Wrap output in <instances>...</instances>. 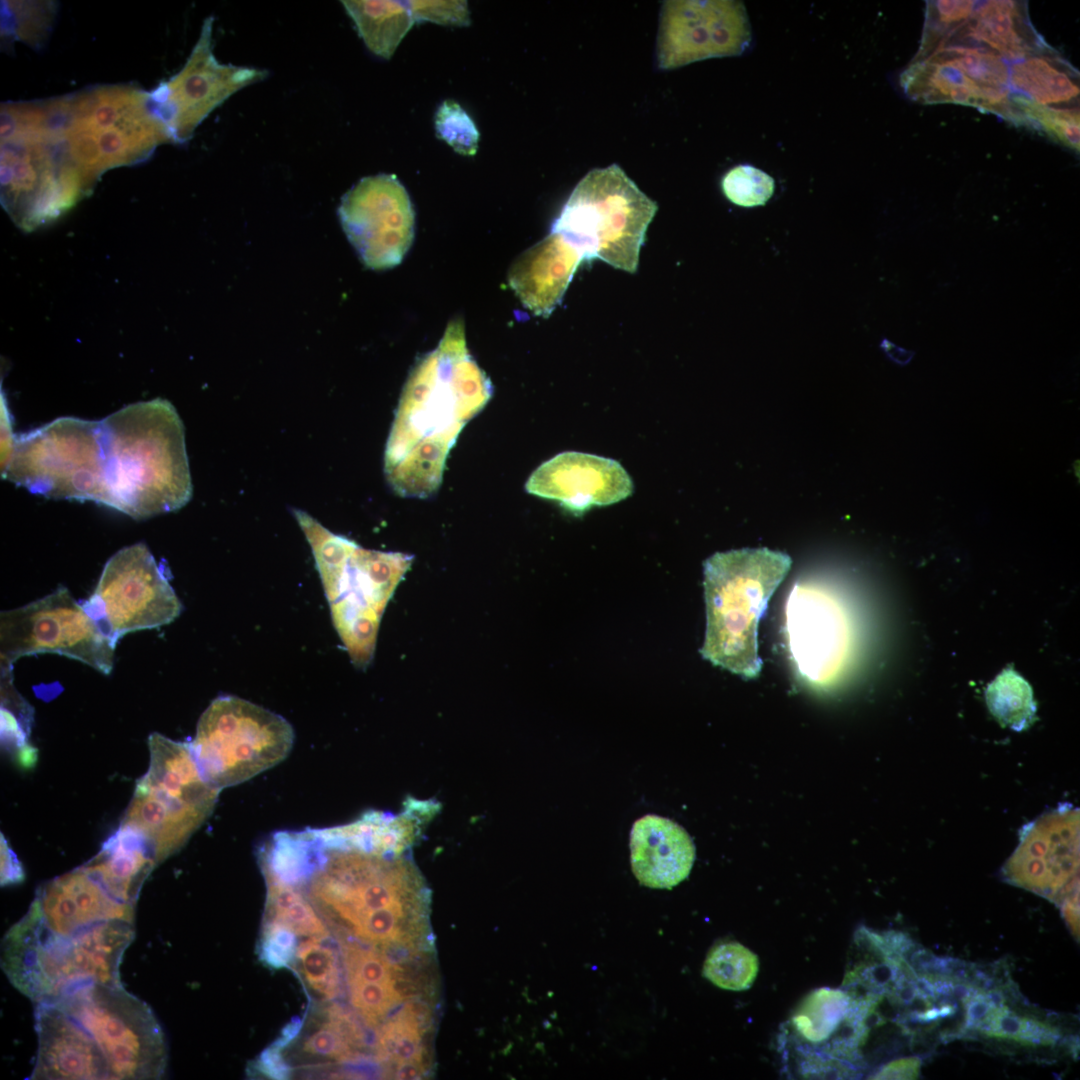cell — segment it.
Wrapping results in <instances>:
<instances>
[{"label": "cell", "instance_id": "obj_15", "mask_svg": "<svg viewBox=\"0 0 1080 1080\" xmlns=\"http://www.w3.org/2000/svg\"><path fill=\"white\" fill-rule=\"evenodd\" d=\"M1019 845L1004 864L1005 881L1057 905L1079 892V810L1064 803L1020 831Z\"/></svg>", "mask_w": 1080, "mask_h": 1080}, {"label": "cell", "instance_id": "obj_26", "mask_svg": "<svg viewBox=\"0 0 1080 1080\" xmlns=\"http://www.w3.org/2000/svg\"><path fill=\"white\" fill-rule=\"evenodd\" d=\"M874 1003L873 999L855 1002L840 989L823 987L812 991L802 1001L792 1017V1023L804 1040L812 1044L822 1043L845 1020Z\"/></svg>", "mask_w": 1080, "mask_h": 1080}, {"label": "cell", "instance_id": "obj_34", "mask_svg": "<svg viewBox=\"0 0 1080 1080\" xmlns=\"http://www.w3.org/2000/svg\"><path fill=\"white\" fill-rule=\"evenodd\" d=\"M435 130L455 152L474 156L480 139L479 131L467 112L454 100H445L435 113Z\"/></svg>", "mask_w": 1080, "mask_h": 1080}, {"label": "cell", "instance_id": "obj_22", "mask_svg": "<svg viewBox=\"0 0 1080 1080\" xmlns=\"http://www.w3.org/2000/svg\"><path fill=\"white\" fill-rule=\"evenodd\" d=\"M1009 89L1022 125L1036 107L1078 109L1079 73L1050 46L1010 62Z\"/></svg>", "mask_w": 1080, "mask_h": 1080}, {"label": "cell", "instance_id": "obj_35", "mask_svg": "<svg viewBox=\"0 0 1080 1080\" xmlns=\"http://www.w3.org/2000/svg\"><path fill=\"white\" fill-rule=\"evenodd\" d=\"M721 185L726 198L742 207L764 205L773 195L775 187L770 175L747 164L729 170Z\"/></svg>", "mask_w": 1080, "mask_h": 1080}, {"label": "cell", "instance_id": "obj_33", "mask_svg": "<svg viewBox=\"0 0 1080 1080\" xmlns=\"http://www.w3.org/2000/svg\"><path fill=\"white\" fill-rule=\"evenodd\" d=\"M54 15L52 2L5 1L2 4V32L37 46L51 30Z\"/></svg>", "mask_w": 1080, "mask_h": 1080}, {"label": "cell", "instance_id": "obj_16", "mask_svg": "<svg viewBox=\"0 0 1080 1080\" xmlns=\"http://www.w3.org/2000/svg\"><path fill=\"white\" fill-rule=\"evenodd\" d=\"M750 40L743 6L734 1H666L658 35L662 69L740 54Z\"/></svg>", "mask_w": 1080, "mask_h": 1080}, {"label": "cell", "instance_id": "obj_6", "mask_svg": "<svg viewBox=\"0 0 1080 1080\" xmlns=\"http://www.w3.org/2000/svg\"><path fill=\"white\" fill-rule=\"evenodd\" d=\"M791 563L768 548L717 552L704 562V659L747 679L759 675L758 623Z\"/></svg>", "mask_w": 1080, "mask_h": 1080}, {"label": "cell", "instance_id": "obj_11", "mask_svg": "<svg viewBox=\"0 0 1080 1080\" xmlns=\"http://www.w3.org/2000/svg\"><path fill=\"white\" fill-rule=\"evenodd\" d=\"M116 644L63 586L0 614L1 668H12L24 656L57 653L107 675Z\"/></svg>", "mask_w": 1080, "mask_h": 1080}, {"label": "cell", "instance_id": "obj_25", "mask_svg": "<svg viewBox=\"0 0 1080 1080\" xmlns=\"http://www.w3.org/2000/svg\"><path fill=\"white\" fill-rule=\"evenodd\" d=\"M341 3L367 48L387 60L415 23L407 2L355 0Z\"/></svg>", "mask_w": 1080, "mask_h": 1080}, {"label": "cell", "instance_id": "obj_38", "mask_svg": "<svg viewBox=\"0 0 1080 1080\" xmlns=\"http://www.w3.org/2000/svg\"><path fill=\"white\" fill-rule=\"evenodd\" d=\"M296 936L284 923L266 918L260 940L261 960L275 969L287 967L296 956Z\"/></svg>", "mask_w": 1080, "mask_h": 1080}, {"label": "cell", "instance_id": "obj_20", "mask_svg": "<svg viewBox=\"0 0 1080 1080\" xmlns=\"http://www.w3.org/2000/svg\"><path fill=\"white\" fill-rule=\"evenodd\" d=\"M583 260L570 241L550 232L512 263L508 283L524 307L547 318L561 303Z\"/></svg>", "mask_w": 1080, "mask_h": 1080}, {"label": "cell", "instance_id": "obj_9", "mask_svg": "<svg viewBox=\"0 0 1080 1080\" xmlns=\"http://www.w3.org/2000/svg\"><path fill=\"white\" fill-rule=\"evenodd\" d=\"M1 473L47 498L111 506L101 421L60 417L16 435Z\"/></svg>", "mask_w": 1080, "mask_h": 1080}, {"label": "cell", "instance_id": "obj_3", "mask_svg": "<svg viewBox=\"0 0 1080 1080\" xmlns=\"http://www.w3.org/2000/svg\"><path fill=\"white\" fill-rule=\"evenodd\" d=\"M28 108L53 160L90 192L107 170L143 162L171 142L150 93L131 84L28 101Z\"/></svg>", "mask_w": 1080, "mask_h": 1080}, {"label": "cell", "instance_id": "obj_45", "mask_svg": "<svg viewBox=\"0 0 1080 1080\" xmlns=\"http://www.w3.org/2000/svg\"><path fill=\"white\" fill-rule=\"evenodd\" d=\"M1062 915L1075 939L1079 940V892L1067 897L1060 905Z\"/></svg>", "mask_w": 1080, "mask_h": 1080}, {"label": "cell", "instance_id": "obj_42", "mask_svg": "<svg viewBox=\"0 0 1080 1080\" xmlns=\"http://www.w3.org/2000/svg\"><path fill=\"white\" fill-rule=\"evenodd\" d=\"M1 885L20 883L24 879V871L18 858L10 848L4 835L1 834Z\"/></svg>", "mask_w": 1080, "mask_h": 1080}, {"label": "cell", "instance_id": "obj_31", "mask_svg": "<svg viewBox=\"0 0 1080 1080\" xmlns=\"http://www.w3.org/2000/svg\"><path fill=\"white\" fill-rule=\"evenodd\" d=\"M300 971L309 987L326 1000L335 998L341 990V968L335 950L323 939L309 938L297 947Z\"/></svg>", "mask_w": 1080, "mask_h": 1080}, {"label": "cell", "instance_id": "obj_19", "mask_svg": "<svg viewBox=\"0 0 1080 1080\" xmlns=\"http://www.w3.org/2000/svg\"><path fill=\"white\" fill-rule=\"evenodd\" d=\"M27 918L60 935L111 920L134 922L135 905L116 898L83 865L38 888Z\"/></svg>", "mask_w": 1080, "mask_h": 1080}, {"label": "cell", "instance_id": "obj_10", "mask_svg": "<svg viewBox=\"0 0 1080 1080\" xmlns=\"http://www.w3.org/2000/svg\"><path fill=\"white\" fill-rule=\"evenodd\" d=\"M295 740L282 716L233 695L215 698L200 716L189 746L203 778L222 790L282 762Z\"/></svg>", "mask_w": 1080, "mask_h": 1080}, {"label": "cell", "instance_id": "obj_2", "mask_svg": "<svg viewBox=\"0 0 1080 1080\" xmlns=\"http://www.w3.org/2000/svg\"><path fill=\"white\" fill-rule=\"evenodd\" d=\"M492 393L468 351L462 320L453 319L437 348L417 360L400 396L384 457L398 495L423 498L438 489L449 450Z\"/></svg>", "mask_w": 1080, "mask_h": 1080}, {"label": "cell", "instance_id": "obj_17", "mask_svg": "<svg viewBox=\"0 0 1080 1080\" xmlns=\"http://www.w3.org/2000/svg\"><path fill=\"white\" fill-rule=\"evenodd\" d=\"M791 656L805 678L825 683L839 670L847 647L843 615L825 593L796 585L786 607Z\"/></svg>", "mask_w": 1080, "mask_h": 1080}, {"label": "cell", "instance_id": "obj_29", "mask_svg": "<svg viewBox=\"0 0 1080 1080\" xmlns=\"http://www.w3.org/2000/svg\"><path fill=\"white\" fill-rule=\"evenodd\" d=\"M267 886L265 918L278 920L297 935L325 939L329 931L316 908L297 887L265 878Z\"/></svg>", "mask_w": 1080, "mask_h": 1080}, {"label": "cell", "instance_id": "obj_30", "mask_svg": "<svg viewBox=\"0 0 1080 1080\" xmlns=\"http://www.w3.org/2000/svg\"><path fill=\"white\" fill-rule=\"evenodd\" d=\"M759 970L758 957L738 942L714 946L704 961L702 974L721 989L743 991L752 986Z\"/></svg>", "mask_w": 1080, "mask_h": 1080}, {"label": "cell", "instance_id": "obj_12", "mask_svg": "<svg viewBox=\"0 0 1080 1080\" xmlns=\"http://www.w3.org/2000/svg\"><path fill=\"white\" fill-rule=\"evenodd\" d=\"M83 606L115 643L130 632L169 624L183 609L144 543L125 547L109 558Z\"/></svg>", "mask_w": 1080, "mask_h": 1080}, {"label": "cell", "instance_id": "obj_4", "mask_svg": "<svg viewBox=\"0 0 1080 1080\" xmlns=\"http://www.w3.org/2000/svg\"><path fill=\"white\" fill-rule=\"evenodd\" d=\"M100 421L111 508L140 520L190 501L184 425L169 401L130 404Z\"/></svg>", "mask_w": 1080, "mask_h": 1080}, {"label": "cell", "instance_id": "obj_1", "mask_svg": "<svg viewBox=\"0 0 1080 1080\" xmlns=\"http://www.w3.org/2000/svg\"><path fill=\"white\" fill-rule=\"evenodd\" d=\"M31 1079H160L168 1049L151 1008L122 985L93 984L36 1004Z\"/></svg>", "mask_w": 1080, "mask_h": 1080}, {"label": "cell", "instance_id": "obj_32", "mask_svg": "<svg viewBox=\"0 0 1080 1080\" xmlns=\"http://www.w3.org/2000/svg\"><path fill=\"white\" fill-rule=\"evenodd\" d=\"M11 671L12 668H1V742L16 760L34 747L28 742L32 712L14 689Z\"/></svg>", "mask_w": 1080, "mask_h": 1080}, {"label": "cell", "instance_id": "obj_24", "mask_svg": "<svg viewBox=\"0 0 1080 1080\" xmlns=\"http://www.w3.org/2000/svg\"><path fill=\"white\" fill-rule=\"evenodd\" d=\"M963 1002L964 1030L1030 1046H1052L1060 1039V1031L1050 1023L1012 1011L997 989L976 988Z\"/></svg>", "mask_w": 1080, "mask_h": 1080}, {"label": "cell", "instance_id": "obj_5", "mask_svg": "<svg viewBox=\"0 0 1080 1080\" xmlns=\"http://www.w3.org/2000/svg\"><path fill=\"white\" fill-rule=\"evenodd\" d=\"M134 935V922L126 920L60 935L24 915L3 938L1 966L11 984L35 1004L88 985H122L120 965Z\"/></svg>", "mask_w": 1080, "mask_h": 1080}, {"label": "cell", "instance_id": "obj_21", "mask_svg": "<svg viewBox=\"0 0 1080 1080\" xmlns=\"http://www.w3.org/2000/svg\"><path fill=\"white\" fill-rule=\"evenodd\" d=\"M694 860L693 841L676 822L653 814L634 822L630 832V862L641 885L672 889L689 876Z\"/></svg>", "mask_w": 1080, "mask_h": 1080}, {"label": "cell", "instance_id": "obj_7", "mask_svg": "<svg viewBox=\"0 0 1080 1080\" xmlns=\"http://www.w3.org/2000/svg\"><path fill=\"white\" fill-rule=\"evenodd\" d=\"M150 762L121 825L138 832L157 863L178 852L210 817L220 790L202 776L189 743L152 733Z\"/></svg>", "mask_w": 1080, "mask_h": 1080}, {"label": "cell", "instance_id": "obj_40", "mask_svg": "<svg viewBox=\"0 0 1080 1080\" xmlns=\"http://www.w3.org/2000/svg\"><path fill=\"white\" fill-rule=\"evenodd\" d=\"M415 22L468 26L470 12L466 1H407Z\"/></svg>", "mask_w": 1080, "mask_h": 1080}, {"label": "cell", "instance_id": "obj_44", "mask_svg": "<svg viewBox=\"0 0 1080 1080\" xmlns=\"http://www.w3.org/2000/svg\"><path fill=\"white\" fill-rule=\"evenodd\" d=\"M15 436L12 432L11 416L5 401L1 400V469L7 464L13 450Z\"/></svg>", "mask_w": 1080, "mask_h": 1080}, {"label": "cell", "instance_id": "obj_27", "mask_svg": "<svg viewBox=\"0 0 1080 1080\" xmlns=\"http://www.w3.org/2000/svg\"><path fill=\"white\" fill-rule=\"evenodd\" d=\"M423 1008L409 1003L379 1029L375 1050L378 1060L393 1064V1070L405 1063L423 1064Z\"/></svg>", "mask_w": 1080, "mask_h": 1080}, {"label": "cell", "instance_id": "obj_41", "mask_svg": "<svg viewBox=\"0 0 1080 1080\" xmlns=\"http://www.w3.org/2000/svg\"><path fill=\"white\" fill-rule=\"evenodd\" d=\"M922 1059L919 1056H909L894 1060L875 1075L874 1079H917L920 1075Z\"/></svg>", "mask_w": 1080, "mask_h": 1080}, {"label": "cell", "instance_id": "obj_23", "mask_svg": "<svg viewBox=\"0 0 1080 1080\" xmlns=\"http://www.w3.org/2000/svg\"><path fill=\"white\" fill-rule=\"evenodd\" d=\"M157 864L146 840L120 824L83 866L116 898L136 906L141 888Z\"/></svg>", "mask_w": 1080, "mask_h": 1080}, {"label": "cell", "instance_id": "obj_37", "mask_svg": "<svg viewBox=\"0 0 1080 1080\" xmlns=\"http://www.w3.org/2000/svg\"><path fill=\"white\" fill-rule=\"evenodd\" d=\"M347 981L398 982L402 970L376 951L350 942L342 943Z\"/></svg>", "mask_w": 1080, "mask_h": 1080}, {"label": "cell", "instance_id": "obj_13", "mask_svg": "<svg viewBox=\"0 0 1080 1080\" xmlns=\"http://www.w3.org/2000/svg\"><path fill=\"white\" fill-rule=\"evenodd\" d=\"M212 28L209 17L182 69L149 92L152 110L172 143L188 141L215 108L268 76L264 69L220 63L213 53Z\"/></svg>", "mask_w": 1080, "mask_h": 1080}, {"label": "cell", "instance_id": "obj_43", "mask_svg": "<svg viewBox=\"0 0 1080 1080\" xmlns=\"http://www.w3.org/2000/svg\"><path fill=\"white\" fill-rule=\"evenodd\" d=\"M280 1047L273 1044L264 1051L258 1060L257 1068L272 1078L283 1079L291 1074V1068L281 1056Z\"/></svg>", "mask_w": 1080, "mask_h": 1080}, {"label": "cell", "instance_id": "obj_8", "mask_svg": "<svg viewBox=\"0 0 1080 1080\" xmlns=\"http://www.w3.org/2000/svg\"><path fill=\"white\" fill-rule=\"evenodd\" d=\"M657 209L656 202L619 165L612 164L589 171L578 182L550 232L564 236L585 261L597 258L635 273Z\"/></svg>", "mask_w": 1080, "mask_h": 1080}, {"label": "cell", "instance_id": "obj_18", "mask_svg": "<svg viewBox=\"0 0 1080 1080\" xmlns=\"http://www.w3.org/2000/svg\"><path fill=\"white\" fill-rule=\"evenodd\" d=\"M528 493L558 501L575 515L592 506L619 502L633 492V483L613 459L581 452H563L541 464L525 484Z\"/></svg>", "mask_w": 1080, "mask_h": 1080}, {"label": "cell", "instance_id": "obj_39", "mask_svg": "<svg viewBox=\"0 0 1080 1080\" xmlns=\"http://www.w3.org/2000/svg\"><path fill=\"white\" fill-rule=\"evenodd\" d=\"M1030 127L1043 131L1069 148L1079 150V109L1038 107L1031 113Z\"/></svg>", "mask_w": 1080, "mask_h": 1080}, {"label": "cell", "instance_id": "obj_36", "mask_svg": "<svg viewBox=\"0 0 1080 1080\" xmlns=\"http://www.w3.org/2000/svg\"><path fill=\"white\" fill-rule=\"evenodd\" d=\"M347 982L350 1002L369 1026L376 1025L404 998L398 982Z\"/></svg>", "mask_w": 1080, "mask_h": 1080}, {"label": "cell", "instance_id": "obj_28", "mask_svg": "<svg viewBox=\"0 0 1080 1080\" xmlns=\"http://www.w3.org/2000/svg\"><path fill=\"white\" fill-rule=\"evenodd\" d=\"M985 698L989 711L1003 727L1023 731L1035 721L1037 706L1032 689L1011 668L1002 671L987 686Z\"/></svg>", "mask_w": 1080, "mask_h": 1080}, {"label": "cell", "instance_id": "obj_14", "mask_svg": "<svg viewBox=\"0 0 1080 1080\" xmlns=\"http://www.w3.org/2000/svg\"><path fill=\"white\" fill-rule=\"evenodd\" d=\"M341 226L361 262L386 270L401 263L415 235V211L394 174L362 178L342 197Z\"/></svg>", "mask_w": 1080, "mask_h": 1080}]
</instances>
